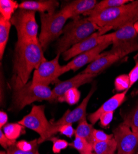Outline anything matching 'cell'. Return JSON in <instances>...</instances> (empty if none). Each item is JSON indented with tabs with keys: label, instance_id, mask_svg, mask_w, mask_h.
Returning <instances> with one entry per match:
<instances>
[{
	"label": "cell",
	"instance_id": "cell-40",
	"mask_svg": "<svg viewBox=\"0 0 138 154\" xmlns=\"http://www.w3.org/2000/svg\"><path fill=\"white\" fill-rule=\"evenodd\" d=\"M38 154H40V153H38Z\"/></svg>",
	"mask_w": 138,
	"mask_h": 154
},
{
	"label": "cell",
	"instance_id": "cell-35",
	"mask_svg": "<svg viewBox=\"0 0 138 154\" xmlns=\"http://www.w3.org/2000/svg\"><path fill=\"white\" fill-rule=\"evenodd\" d=\"M130 77V88L138 80V62H136V66L134 68L131 70L130 73L128 74Z\"/></svg>",
	"mask_w": 138,
	"mask_h": 154
},
{
	"label": "cell",
	"instance_id": "cell-14",
	"mask_svg": "<svg viewBox=\"0 0 138 154\" xmlns=\"http://www.w3.org/2000/svg\"><path fill=\"white\" fill-rule=\"evenodd\" d=\"M96 76L97 75L81 72L68 80L58 82L52 90L55 101H57L59 98L63 96L69 89L74 88H78L83 85L91 82Z\"/></svg>",
	"mask_w": 138,
	"mask_h": 154
},
{
	"label": "cell",
	"instance_id": "cell-3",
	"mask_svg": "<svg viewBox=\"0 0 138 154\" xmlns=\"http://www.w3.org/2000/svg\"><path fill=\"white\" fill-rule=\"evenodd\" d=\"M100 28L88 17L72 20L66 25L63 30L62 36L56 45V54H61L74 45L86 39Z\"/></svg>",
	"mask_w": 138,
	"mask_h": 154
},
{
	"label": "cell",
	"instance_id": "cell-21",
	"mask_svg": "<svg viewBox=\"0 0 138 154\" xmlns=\"http://www.w3.org/2000/svg\"><path fill=\"white\" fill-rule=\"evenodd\" d=\"M11 25V21L6 20L2 16H0V58L1 60L3 59L8 41Z\"/></svg>",
	"mask_w": 138,
	"mask_h": 154
},
{
	"label": "cell",
	"instance_id": "cell-30",
	"mask_svg": "<svg viewBox=\"0 0 138 154\" xmlns=\"http://www.w3.org/2000/svg\"><path fill=\"white\" fill-rule=\"evenodd\" d=\"M50 140L53 142L52 150L55 153H59L62 150H64L68 147L69 143L64 139H58L57 137H52L49 139Z\"/></svg>",
	"mask_w": 138,
	"mask_h": 154
},
{
	"label": "cell",
	"instance_id": "cell-12",
	"mask_svg": "<svg viewBox=\"0 0 138 154\" xmlns=\"http://www.w3.org/2000/svg\"><path fill=\"white\" fill-rule=\"evenodd\" d=\"M108 40L111 41L110 33L102 35L99 31H97L88 38H87L86 39L72 46L64 53H63V58L64 60L67 61L72 57H75L86 52V51L92 49L98 45Z\"/></svg>",
	"mask_w": 138,
	"mask_h": 154
},
{
	"label": "cell",
	"instance_id": "cell-23",
	"mask_svg": "<svg viewBox=\"0 0 138 154\" xmlns=\"http://www.w3.org/2000/svg\"><path fill=\"white\" fill-rule=\"evenodd\" d=\"M19 4L14 0H1L0 1V12L1 16L5 20L11 21V19L19 8Z\"/></svg>",
	"mask_w": 138,
	"mask_h": 154
},
{
	"label": "cell",
	"instance_id": "cell-38",
	"mask_svg": "<svg viewBox=\"0 0 138 154\" xmlns=\"http://www.w3.org/2000/svg\"><path fill=\"white\" fill-rule=\"evenodd\" d=\"M0 154H6V152L4 151H1L0 152Z\"/></svg>",
	"mask_w": 138,
	"mask_h": 154
},
{
	"label": "cell",
	"instance_id": "cell-26",
	"mask_svg": "<svg viewBox=\"0 0 138 154\" xmlns=\"http://www.w3.org/2000/svg\"><path fill=\"white\" fill-rule=\"evenodd\" d=\"M122 117L124 120L123 123L128 126L133 131L138 133V103L132 110L122 115Z\"/></svg>",
	"mask_w": 138,
	"mask_h": 154
},
{
	"label": "cell",
	"instance_id": "cell-10",
	"mask_svg": "<svg viewBox=\"0 0 138 154\" xmlns=\"http://www.w3.org/2000/svg\"><path fill=\"white\" fill-rule=\"evenodd\" d=\"M117 144L118 154H135L138 149V133L123 123L120 124L114 132Z\"/></svg>",
	"mask_w": 138,
	"mask_h": 154
},
{
	"label": "cell",
	"instance_id": "cell-25",
	"mask_svg": "<svg viewBox=\"0 0 138 154\" xmlns=\"http://www.w3.org/2000/svg\"><path fill=\"white\" fill-rule=\"evenodd\" d=\"M69 146L77 150L80 154H90L94 151L93 145L85 139L79 136H75L74 141Z\"/></svg>",
	"mask_w": 138,
	"mask_h": 154
},
{
	"label": "cell",
	"instance_id": "cell-9",
	"mask_svg": "<svg viewBox=\"0 0 138 154\" xmlns=\"http://www.w3.org/2000/svg\"><path fill=\"white\" fill-rule=\"evenodd\" d=\"M60 54H56V57L51 60H44L34 72L32 83L36 85H48L56 80L61 73L62 66L59 63Z\"/></svg>",
	"mask_w": 138,
	"mask_h": 154
},
{
	"label": "cell",
	"instance_id": "cell-5",
	"mask_svg": "<svg viewBox=\"0 0 138 154\" xmlns=\"http://www.w3.org/2000/svg\"><path fill=\"white\" fill-rule=\"evenodd\" d=\"M41 32L39 41L43 51L50 43L56 40L62 35L66 20L68 19L61 10L54 14L40 13Z\"/></svg>",
	"mask_w": 138,
	"mask_h": 154
},
{
	"label": "cell",
	"instance_id": "cell-16",
	"mask_svg": "<svg viewBox=\"0 0 138 154\" xmlns=\"http://www.w3.org/2000/svg\"><path fill=\"white\" fill-rule=\"evenodd\" d=\"M97 2L96 0H76L67 3L61 11L68 19H78L81 14L84 15L94 9Z\"/></svg>",
	"mask_w": 138,
	"mask_h": 154
},
{
	"label": "cell",
	"instance_id": "cell-20",
	"mask_svg": "<svg viewBox=\"0 0 138 154\" xmlns=\"http://www.w3.org/2000/svg\"><path fill=\"white\" fill-rule=\"evenodd\" d=\"M94 130L93 125L88 123L86 120V117H85L79 122L78 126L75 130V136L84 138L93 145L94 143L93 138Z\"/></svg>",
	"mask_w": 138,
	"mask_h": 154
},
{
	"label": "cell",
	"instance_id": "cell-29",
	"mask_svg": "<svg viewBox=\"0 0 138 154\" xmlns=\"http://www.w3.org/2000/svg\"><path fill=\"white\" fill-rule=\"evenodd\" d=\"M38 146H36L31 150H24L19 147L16 143L11 146L7 149L6 154H38Z\"/></svg>",
	"mask_w": 138,
	"mask_h": 154
},
{
	"label": "cell",
	"instance_id": "cell-37",
	"mask_svg": "<svg viewBox=\"0 0 138 154\" xmlns=\"http://www.w3.org/2000/svg\"><path fill=\"white\" fill-rule=\"evenodd\" d=\"M134 28L137 32V33H138V21L136 22L134 24Z\"/></svg>",
	"mask_w": 138,
	"mask_h": 154
},
{
	"label": "cell",
	"instance_id": "cell-24",
	"mask_svg": "<svg viewBox=\"0 0 138 154\" xmlns=\"http://www.w3.org/2000/svg\"><path fill=\"white\" fill-rule=\"evenodd\" d=\"M24 126L18 123H8L3 128V131L5 136L11 140H16L25 132Z\"/></svg>",
	"mask_w": 138,
	"mask_h": 154
},
{
	"label": "cell",
	"instance_id": "cell-1",
	"mask_svg": "<svg viewBox=\"0 0 138 154\" xmlns=\"http://www.w3.org/2000/svg\"><path fill=\"white\" fill-rule=\"evenodd\" d=\"M43 52L39 42H17L11 80L12 89L20 88L29 82L32 72L46 60Z\"/></svg>",
	"mask_w": 138,
	"mask_h": 154
},
{
	"label": "cell",
	"instance_id": "cell-36",
	"mask_svg": "<svg viewBox=\"0 0 138 154\" xmlns=\"http://www.w3.org/2000/svg\"><path fill=\"white\" fill-rule=\"evenodd\" d=\"M8 120V117L7 113L3 111H1L0 112V128H1V129H2V128L6 125Z\"/></svg>",
	"mask_w": 138,
	"mask_h": 154
},
{
	"label": "cell",
	"instance_id": "cell-11",
	"mask_svg": "<svg viewBox=\"0 0 138 154\" xmlns=\"http://www.w3.org/2000/svg\"><path fill=\"white\" fill-rule=\"evenodd\" d=\"M18 123L38 133L39 138L46 135L51 126V123L46 118L43 106H33L30 112Z\"/></svg>",
	"mask_w": 138,
	"mask_h": 154
},
{
	"label": "cell",
	"instance_id": "cell-13",
	"mask_svg": "<svg viewBox=\"0 0 138 154\" xmlns=\"http://www.w3.org/2000/svg\"><path fill=\"white\" fill-rule=\"evenodd\" d=\"M111 45H112L111 41H106L102 44L98 45L92 49L86 51V52L74 57V59L68 62L66 65L62 66V75L71 70L73 71H76L83 66H85L86 64L89 63H91L100 56V53L104 50H105Z\"/></svg>",
	"mask_w": 138,
	"mask_h": 154
},
{
	"label": "cell",
	"instance_id": "cell-15",
	"mask_svg": "<svg viewBox=\"0 0 138 154\" xmlns=\"http://www.w3.org/2000/svg\"><path fill=\"white\" fill-rule=\"evenodd\" d=\"M127 54L122 53H111L110 51L100 56L93 62L90 63L85 69L82 72L84 73H89L98 75L114 63L126 56Z\"/></svg>",
	"mask_w": 138,
	"mask_h": 154
},
{
	"label": "cell",
	"instance_id": "cell-39",
	"mask_svg": "<svg viewBox=\"0 0 138 154\" xmlns=\"http://www.w3.org/2000/svg\"><path fill=\"white\" fill-rule=\"evenodd\" d=\"M90 154H96V153H95V152H94H94H92V153H91Z\"/></svg>",
	"mask_w": 138,
	"mask_h": 154
},
{
	"label": "cell",
	"instance_id": "cell-17",
	"mask_svg": "<svg viewBox=\"0 0 138 154\" xmlns=\"http://www.w3.org/2000/svg\"><path fill=\"white\" fill-rule=\"evenodd\" d=\"M128 91V90H126L121 93L115 94L105 102L102 106L95 112L91 113L88 116V119L91 123L94 125L98 120H99L100 116L104 113L110 112H114V111L119 107L126 99V94Z\"/></svg>",
	"mask_w": 138,
	"mask_h": 154
},
{
	"label": "cell",
	"instance_id": "cell-34",
	"mask_svg": "<svg viewBox=\"0 0 138 154\" xmlns=\"http://www.w3.org/2000/svg\"><path fill=\"white\" fill-rule=\"evenodd\" d=\"M59 132L68 137H71L74 134H75V130L73 128L71 124L61 126L59 128Z\"/></svg>",
	"mask_w": 138,
	"mask_h": 154
},
{
	"label": "cell",
	"instance_id": "cell-7",
	"mask_svg": "<svg viewBox=\"0 0 138 154\" xmlns=\"http://www.w3.org/2000/svg\"><path fill=\"white\" fill-rule=\"evenodd\" d=\"M110 35L113 45L110 52L128 55L138 51V33L134 24H129Z\"/></svg>",
	"mask_w": 138,
	"mask_h": 154
},
{
	"label": "cell",
	"instance_id": "cell-2",
	"mask_svg": "<svg viewBox=\"0 0 138 154\" xmlns=\"http://www.w3.org/2000/svg\"><path fill=\"white\" fill-rule=\"evenodd\" d=\"M89 20L107 32L117 30L138 21V1L112 8L100 13L87 17Z\"/></svg>",
	"mask_w": 138,
	"mask_h": 154
},
{
	"label": "cell",
	"instance_id": "cell-27",
	"mask_svg": "<svg viewBox=\"0 0 138 154\" xmlns=\"http://www.w3.org/2000/svg\"><path fill=\"white\" fill-rule=\"evenodd\" d=\"M81 97V93L79 91L78 89L74 88L69 89L62 97L58 99V102H65L69 105L72 106L77 104L79 102Z\"/></svg>",
	"mask_w": 138,
	"mask_h": 154
},
{
	"label": "cell",
	"instance_id": "cell-19",
	"mask_svg": "<svg viewBox=\"0 0 138 154\" xmlns=\"http://www.w3.org/2000/svg\"><path fill=\"white\" fill-rule=\"evenodd\" d=\"M131 2L132 1H128V0H103V1L97 3L92 10L87 12L83 16L89 17L100 13L107 9L126 5L128 2Z\"/></svg>",
	"mask_w": 138,
	"mask_h": 154
},
{
	"label": "cell",
	"instance_id": "cell-31",
	"mask_svg": "<svg viewBox=\"0 0 138 154\" xmlns=\"http://www.w3.org/2000/svg\"><path fill=\"white\" fill-rule=\"evenodd\" d=\"M93 138L94 142H104L114 138V134H108L103 131L94 129L93 131Z\"/></svg>",
	"mask_w": 138,
	"mask_h": 154
},
{
	"label": "cell",
	"instance_id": "cell-32",
	"mask_svg": "<svg viewBox=\"0 0 138 154\" xmlns=\"http://www.w3.org/2000/svg\"><path fill=\"white\" fill-rule=\"evenodd\" d=\"M16 140H11L7 137L4 134L3 130H0V144L5 149H8L11 146L16 143Z\"/></svg>",
	"mask_w": 138,
	"mask_h": 154
},
{
	"label": "cell",
	"instance_id": "cell-8",
	"mask_svg": "<svg viewBox=\"0 0 138 154\" xmlns=\"http://www.w3.org/2000/svg\"><path fill=\"white\" fill-rule=\"evenodd\" d=\"M95 90V87L93 86L89 94L83 99L81 104L78 107L72 111L68 110L60 119L53 123H51V126H50V129L46 135L42 138L38 139V144H40L45 140H49V139L51 138L54 134L59 132V128L61 126L66 125H72L73 123L77 122H79L81 119L86 117L87 107Z\"/></svg>",
	"mask_w": 138,
	"mask_h": 154
},
{
	"label": "cell",
	"instance_id": "cell-22",
	"mask_svg": "<svg viewBox=\"0 0 138 154\" xmlns=\"http://www.w3.org/2000/svg\"><path fill=\"white\" fill-rule=\"evenodd\" d=\"M117 144L114 137L104 142H94L93 150L96 154H115Z\"/></svg>",
	"mask_w": 138,
	"mask_h": 154
},
{
	"label": "cell",
	"instance_id": "cell-4",
	"mask_svg": "<svg viewBox=\"0 0 138 154\" xmlns=\"http://www.w3.org/2000/svg\"><path fill=\"white\" fill-rule=\"evenodd\" d=\"M42 100L55 101L52 90L48 86L34 85L31 81L13 89L11 108L20 111L34 102Z\"/></svg>",
	"mask_w": 138,
	"mask_h": 154
},
{
	"label": "cell",
	"instance_id": "cell-28",
	"mask_svg": "<svg viewBox=\"0 0 138 154\" xmlns=\"http://www.w3.org/2000/svg\"><path fill=\"white\" fill-rule=\"evenodd\" d=\"M130 77L128 75L123 74L117 77L115 80V88L118 91H124L130 89Z\"/></svg>",
	"mask_w": 138,
	"mask_h": 154
},
{
	"label": "cell",
	"instance_id": "cell-33",
	"mask_svg": "<svg viewBox=\"0 0 138 154\" xmlns=\"http://www.w3.org/2000/svg\"><path fill=\"white\" fill-rule=\"evenodd\" d=\"M113 118H114V112H107L100 116L99 120L102 126H107L111 123Z\"/></svg>",
	"mask_w": 138,
	"mask_h": 154
},
{
	"label": "cell",
	"instance_id": "cell-18",
	"mask_svg": "<svg viewBox=\"0 0 138 154\" xmlns=\"http://www.w3.org/2000/svg\"><path fill=\"white\" fill-rule=\"evenodd\" d=\"M59 6L55 0H39V1H24L19 4V9L33 11H39L40 13L54 14Z\"/></svg>",
	"mask_w": 138,
	"mask_h": 154
},
{
	"label": "cell",
	"instance_id": "cell-6",
	"mask_svg": "<svg viewBox=\"0 0 138 154\" xmlns=\"http://www.w3.org/2000/svg\"><path fill=\"white\" fill-rule=\"evenodd\" d=\"M11 23L17 31L18 41L39 42L35 11L19 9L12 16Z\"/></svg>",
	"mask_w": 138,
	"mask_h": 154
}]
</instances>
